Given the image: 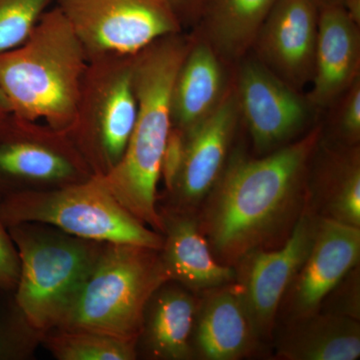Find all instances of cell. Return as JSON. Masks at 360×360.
I'll return each mask as SVG.
<instances>
[{
    "label": "cell",
    "mask_w": 360,
    "mask_h": 360,
    "mask_svg": "<svg viewBox=\"0 0 360 360\" xmlns=\"http://www.w3.org/2000/svg\"><path fill=\"white\" fill-rule=\"evenodd\" d=\"M322 137L315 127L302 139L267 155L229 158L198 212L214 257L233 266L258 248L283 245L307 200L310 168Z\"/></svg>",
    "instance_id": "6da1fadb"
},
{
    "label": "cell",
    "mask_w": 360,
    "mask_h": 360,
    "mask_svg": "<svg viewBox=\"0 0 360 360\" xmlns=\"http://www.w3.org/2000/svg\"><path fill=\"white\" fill-rule=\"evenodd\" d=\"M193 37L174 33L155 40L132 59L137 115L122 160L101 176L116 200L153 231L163 232L158 208L160 165L172 127L175 77Z\"/></svg>",
    "instance_id": "7a4b0ae2"
},
{
    "label": "cell",
    "mask_w": 360,
    "mask_h": 360,
    "mask_svg": "<svg viewBox=\"0 0 360 360\" xmlns=\"http://www.w3.org/2000/svg\"><path fill=\"white\" fill-rule=\"evenodd\" d=\"M89 58L58 6L46 11L25 44L0 54V89L13 113L68 131Z\"/></svg>",
    "instance_id": "3957f363"
},
{
    "label": "cell",
    "mask_w": 360,
    "mask_h": 360,
    "mask_svg": "<svg viewBox=\"0 0 360 360\" xmlns=\"http://www.w3.org/2000/svg\"><path fill=\"white\" fill-rule=\"evenodd\" d=\"M8 231L20 259L16 304L26 326L41 338L63 323L104 243L39 222Z\"/></svg>",
    "instance_id": "277c9868"
},
{
    "label": "cell",
    "mask_w": 360,
    "mask_h": 360,
    "mask_svg": "<svg viewBox=\"0 0 360 360\" xmlns=\"http://www.w3.org/2000/svg\"><path fill=\"white\" fill-rule=\"evenodd\" d=\"M167 281L160 250L104 243L58 328L94 331L137 345L149 300Z\"/></svg>",
    "instance_id": "5b68a950"
},
{
    "label": "cell",
    "mask_w": 360,
    "mask_h": 360,
    "mask_svg": "<svg viewBox=\"0 0 360 360\" xmlns=\"http://www.w3.org/2000/svg\"><path fill=\"white\" fill-rule=\"evenodd\" d=\"M0 217L7 227L25 222L51 225L77 238L160 250L163 236L127 212L97 175L77 184L6 193Z\"/></svg>",
    "instance_id": "8992f818"
},
{
    "label": "cell",
    "mask_w": 360,
    "mask_h": 360,
    "mask_svg": "<svg viewBox=\"0 0 360 360\" xmlns=\"http://www.w3.org/2000/svg\"><path fill=\"white\" fill-rule=\"evenodd\" d=\"M134 56L89 59L75 118L66 131L97 176L110 174L120 163L134 130Z\"/></svg>",
    "instance_id": "52a82bcc"
},
{
    "label": "cell",
    "mask_w": 360,
    "mask_h": 360,
    "mask_svg": "<svg viewBox=\"0 0 360 360\" xmlns=\"http://www.w3.org/2000/svg\"><path fill=\"white\" fill-rule=\"evenodd\" d=\"M91 169L68 132L13 113L0 122V191H44L84 181Z\"/></svg>",
    "instance_id": "ba28073f"
},
{
    "label": "cell",
    "mask_w": 360,
    "mask_h": 360,
    "mask_svg": "<svg viewBox=\"0 0 360 360\" xmlns=\"http://www.w3.org/2000/svg\"><path fill=\"white\" fill-rule=\"evenodd\" d=\"M89 59L134 56L182 25L165 0H58Z\"/></svg>",
    "instance_id": "9c48e42d"
},
{
    "label": "cell",
    "mask_w": 360,
    "mask_h": 360,
    "mask_svg": "<svg viewBox=\"0 0 360 360\" xmlns=\"http://www.w3.org/2000/svg\"><path fill=\"white\" fill-rule=\"evenodd\" d=\"M319 214L305 203L290 236L274 248H258L233 265L241 300L259 340H270L291 283L309 255Z\"/></svg>",
    "instance_id": "30bf717a"
},
{
    "label": "cell",
    "mask_w": 360,
    "mask_h": 360,
    "mask_svg": "<svg viewBox=\"0 0 360 360\" xmlns=\"http://www.w3.org/2000/svg\"><path fill=\"white\" fill-rule=\"evenodd\" d=\"M238 65L234 87L255 150L264 155L295 141L316 108L255 56Z\"/></svg>",
    "instance_id": "8fae6325"
},
{
    "label": "cell",
    "mask_w": 360,
    "mask_h": 360,
    "mask_svg": "<svg viewBox=\"0 0 360 360\" xmlns=\"http://www.w3.org/2000/svg\"><path fill=\"white\" fill-rule=\"evenodd\" d=\"M240 120L232 84L217 110L186 134L184 165L167 207L198 213L224 172Z\"/></svg>",
    "instance_id": "7c38bea8"
},
{
    "label": "cell",
    "mask_w": 360,
    "mask_h": 360,
    "mask_svg": "<svg viewBox=\"0 0 360 360\" xmlns=\"http://www.w3.org/2000/svg\"><path fill=\"white\" fill-rule=\"evenodd\" d=\"M360 229L319 214L311 248L286 293L288 319L319 312L326 296L359 265Z\"/></svg>",
    "instance_id": "4fadbf2b"
},
{
    "label": "cell",
    "mask_w": 360,
    "mask_h": 360,
    "mask_svg": "<svg viewBox=\"0 0 360 360\" xmlns=\"http://www.w3.org/2000/svg\"><path fill=\"white\" fill-rule=\"evenodd\" d=\"M317 34L314 0H277L252 49L260 63L300 91L314 77Z\"/></svg>",
    "instance_id": "5bb4252c"
},
{
    "label": "cell",
    "mask_w": 360,
    "mask_h": 360,
    "mask_svg": "<svg viewBox=\"0 0 360 360\" xmlns=\"http://www.w3.org/2000/svg\"><path fill=\"white\" fill-rule=\"evenodd\" d=\"M262 345L234 281L198 295L193 338L194 359H246L258 354Z\"/></svg>",
    "instance_id": "9a60e30c"
},
{
    "label": "cell",
    "mask_w": 360,
    "mask_h": 360,
    "mask_svg": "<svg viewBox=\"0 0 360 360\" xmlns=\"http://www.w3.org/2000/svg\"><path fill=\"white\" fill-rule=\"evenodd\" d=\"M160 212L163 220L160 258L170 281L198 295L236 281L234 267L220 264L213 255L198 213L169 207Z\"/></svg>",
    "instance_id": "2e32d148"
},
{
    "label": "cell",
    "mask_w": 360,
    "mask_h": 360,
    "mask_svg": "<svg viewBox=\"0 0 360 360\" xmlns=\"http://www.w3.org/2000/svg\"><path fill=\"white\" fill-rule=\"evenodd\" d=\"M359 25L342 6L319 8V34L309 101L316 110L330 108L359 78Z\"/></svg>",
    "instance_id": "e0dca14e"
},
{
    "label": "cell",
    "mask_w": 360,
    "mask_h": 360,
    "mask_svg": "<svg viewBox=\"0 0 360 360\" xmlns=\"http://www.w3.org/2000/svg\"><path fill=\"white\" fill-rule=\"evenodd\" d=\"M172 94V127L184 134L195 129L217 110L229 87L226 63L207 42L191 35Z\"/></svg>",
    "instance_id": "ac0fdd59"
},
{
    "label": "cell",
    "mask_w": 360,
    "mask_h": 360,
    "mask_svg": "<svg viewBox=\"0 0 360 360\" xmlns=\"http://www.w3.org/2000/svg\"><path fill=\"white\" fill-rule=\"evenodd\" d=\"M198 295L167 281L149 300L137 345L150 359H194L193 338Z\"/></svg>",
    "instance_id": "d6986e66"
},
{
    "label": "cell",
    "mask_w": 360,
    "mask_h": 360,
    "mask_svg": "<svg viewBox=\"0 0 360 360\" xmlns=\"http://www.w3.org/2000/svg\"><path fill=\"white\" fill-rule=\"evenodd\" d=\"M276 349L284 360L359 359V321L323 311L288 319Z\"/></svg>",
    "instance_id": "ffe728a7"
},
{
    "label": "cell",
    "mask_w": 360,
    "mask_h": 360,
    "mask_svg": "<svg viewBox=\"0 0 360 360\" xmlns=\"http://www.w3.org/2000/svg\"><path fill=\"white\" fill-rule=\"evenodd\" d=\"M307 202L321 217L360 229L359 146H340L322 153L309 177Z\"/></svg>",
    "instance_id": "44dd1931"
},
{
    "label": "cell",
    "mask_w": 360,
    "mask_h": 360,
    "mask_svg": "<svg viewBox=\"0 0 360 360\" xmlns=\"http://www.w3.org/2000/svg\"><path fill=\"white\" fill-rule=\"evenodd\" d=\"M277 0H208L198 35L226 65L238 63L252 49L260 28Z\"/></svg>",
    "instance_id": "7402d4cb"
},
{
    "label": "cell",
    "mask_w": 360,
    "mask_h": 360,
    "mask_svg": "<svg viewBox=\"0 0 360 360\" xmlns=\"http://www.w3.org/2000/svg\"><path fill=\"white\" fill-rule=\"evenodd\" d=\"M40 338L58 360H134L139 355L136 343L82 329L54 328Z\"/></svg>",
    "instance_id": "603a6c76"
},
{
    "label": "cell",
    "mask_w": 360,
    "mask_h": 360,
    "mask_svg": "<svg viewBox=\"0 0 360 360\" xmlns=\"http://www.w3.org/2000/svg\"><path fill=\"white\" fill-rule=\"evenodd\" d=\"M53 0H0V54L25 44Z\"/></svg>",
    "instance_id": "cb8c5ba5"
},
{
    "label": "cell",
    "mask_w": 360,
    "mask_h": 360,
    "mask_svg": "<svg viewBox=\"0 0 360 360\" xmlns=\"http://www.w3.org/2000/svg\"><path fill=\"white\" fill-rule=\"evenodd\" d=\"M335 132L341 146H359L360 139V77L340 97Z\"/></svg>",
    "instance_id": "d4e9b609"
},
{
    "label": "cell",
    "mask_w": 360,
    "mask_h": 360,
    "mask_svg": "<svg viewBox=\"0 0 360 360\" xmlns=\"http://www.w3.org/2000/svg\"><path fill=\"white\" fill-rule=\"evenodd\" d=\"M360 274L359 265L350 270L336 284L326 300L319 311L328 312L359 321L360 316Z\"/></svg>",
    "instance_id": "484cf974"
},
{
    "label": "cell",
    "mask_w": 360,
    "mask_h": 360,
    "mask_svg": "<svg viewBox=\"0 0 360 360\" xmlns=\"http://www.w3.org/2000/svg\"><path fill=\"white\" fill-rule=\"evenodd\" d=\"M186 153V134L172 127L168 134L160 165V179H162L168 194L174 191L179 180Z\"/></svg>",
    "instance_id": "4316f807"
},
{
    "label": "cell",
    "mask_w": 360,
    "mask_h": 360,
    "mask_svg": "<svg viewBox=\"0 0 360 360\" xmlns=\"http://www.w3.org/2000/svg\"><path fill=\"white\" fill-rule=\"evenodd\" d=\"M20 259L8 227L0 217V288L14 290L20 278Z\"/></svg>",
    "instance_id": "83f0119b"
},
{
    "label": "cell",
    "mask_w": 360,
    "mask_h": 360,
    "mask_svg": "<svg viewBox=\"0 0 360 360\" xmlns=\"http://www.w3.org/2000/svg\"><path fill=\"white\" fill-rule=\"evenodd\" d=\"M165 2L184 27L198 22L208 0H165Z\"/></svg>",
    "instance_id": "f1b7e54d"
},
{
    "label": "cell",
    "mask_w": 360,
    "mask_h": 360,
    "mask_svg": "<svg viewBox=\"0 0 360 360\" xmlns=\"http://www.w3.org/2000/svg\"><path fill=\"white\" fill-rule=\"evenodd\" d=\"M13 113L11 103L2 89H0V122Z\"/></svg>",
    "instance_id": "f546056e"
},
{
    "label": "cell",
    "mask_w": 360,
    "mask_h": 360,
    "mask_svg": "<svg viewBox=\"0 0 360 360\" xmlns=\"http://www.w3.org/2000/svg\"><path fill=\"white\" fill-rule=\"evenodd\" d=\"M314 4L319 8L329 6H343L345 0H314Z\"/></svg>",
    "instance_id": "4dcf8cb0"
}]
</instances>
